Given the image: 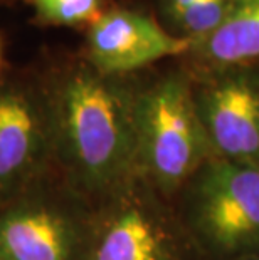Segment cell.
<instances>
[{
    "instance_id": "cell-1",
    "label": "cell",
    "mask_w": 259,
    "mask_h": 260,
    "mask_svg": "<svg viewBox=\"0 0 259 260\" xmlns=\"http://www.w3.org/2000/svg\"><path fill=\"white\" fill-rule=\"evenodd\" d=\"M141 86L103 74L86 59L54 76L44 92L52 156L71 190L93 205L136 175V114Z\"/></svg>"
},
{
    "instance_id": "cell-2",
    "label": "cell",
    "mask_w": 259,
    "mask_h": 260,
    "mask_svg": "<svg viewBox=\"0 0 259 260\" xmlns=\"http://www.w3.org/2000/svg\"><path fill=\"white\" fill-rule=\"evenodd\" d=\"M216 156L197 114L189 71L141 86L136 114V173L170 202Z\"/></svg>"
},
{
    "instance_id": "cell-3",
    "label": "cell",
    "mask_w": 259,
    "mask_h": 260,
    "mask_svg": "<svg viewBox=\"0 0 259 260\" xmlns=\"http://www.w3.org/2000/svg\"><path fill=\"white\" fill-rule=\"evenodd\" d=\"M174 205L206 260L259 253V168L212 156Z\"/></svg>"
},
{
    "instance_id": "cell-4",
    "label": "cell",
    "mask_w": 259,
    "mask_h": 260,
    "mask_svg": "<svg viewBox=\"0 0 259 260\" xmlns=\"http://www.w3.org/2000/svg\"><path fill=\"white\" fill-rule=\"evenodd\" d=\"M84 260H206L174 202L136 173L93 210Z\"/></svg>"
},
{
    "instance_id": "cell-5",
    "label": "cell",
    "mask_w": 259,
    "mask_h": 260,
    "mask_svg": "<svg viewBox=\"0 0 259 260\" xmlns=\"http://www.w3.org/2000/svg\"><path fill=\"white\" fill-rule=\"evenodd\" d=\"M189 74L197 114L214 154L259 168V66Z\"/></svg>"
},
{
    "instance_id": "cell-6",
    "label": "cell",
    "mask_w": 259,
    "mask_h": 260,
    "mask_svg": "<svg viewBox=\"0 0 259 260\" xmlns=\"http://www.w3.org/2000/svg\"><path fill=\"white\" fill-rule=\"evenodd\" d=\"M93 210L76 191L14 203L0 213V258L84 260Z\"/></svg>"
},
{
    "instance_id": "cell-7",
    "label": "cell",
    "mask_w": 259,
    "mask_h": 260,
    "mask_svg": "<svg viewBox=\"0 0 259 260\" xmlns=\"http://www.w3.org/2000/svg\"><path fill=\"white\" fill-rule=\"evenodd\" d=\"M192 42L165 30L155 19L113 9L88 27L84 59L103 74L130 76L167 57H185Z\"/></svg>"
},
{
    "instance_id": "cell-8",
    "label": "cell",
    "mask_w": 259,
    "mask_h": 260,
    "mask_svg": "<svg viewBox=\"0 0 259 260\" xmlns=\"http://www.w3.org/2000/svg\"><path fill=\"white\" fill-rule=\"evenodd\" d=\"M52 156L44 92L0 86V197L24 186Z\"/></svg>"
},
{
    "instance_id": "cell-9",
    "label": "cell",
    "mask_w": 259,
    "mask_h": 260,
    "mask_svg": "<svg viewBox=\"0 0 259 260\" xmlns=\"http://www.w3.org/2000/svg\"><path fill=\"white\" fill-rule=\"evenodd\" d=\"M189 71L259 66V0H233L216 30L190 47Z\"/></svg>"
},
{
    "instance_id": "cell-10",
    "label": "cell",
    "mask_w": 259,
    "mask_h": 260,
    "mask_svg": "<svg viewBox=\"0 0 259 260\" xmlns=\"http://www.w3.org/2000/svg\"><path fill=\"white\" fill-rule=\"evenodd\" d=\"M233 0H197L175 22L172 32L192 42V46L211 36L229 14Z\"/></svg>"
},
{
    "instance_id": "cell-11",
    "label": "cell",
    "mask_w": 259,
    "mask_h": 260,
    "mask_svg": "<svg viewBox=\"0 0 259 260\" xmlns=\"http://www.w3.org/2000/svg\"><path fill=\"white\" fill-rule=\"evenodd\" d=\"M41 22L49 25H88L101 17L104 0H32Z\"/></svg>"
},
{
    "instance_id": "cell-12",
    "label": "cell",
    "mask_w": 259,
    "mask_h": 260,
    "mask_svg": "<svg viewBox=\"0 0 259 260\" xmlns=\"http://www.w3.org/2000/svg\"><path fill=\"white\" fill-rule=\"evenodd\" d=\"M195 2L197 0H160V10L168 24L174 27L175 22L182 17V14Z\"/></svg>"
},
{
    "instance_id": "cell-13",
    "label": "cell",
    "mask_w": 259,
    "mask_h": 260,
    "mask_svg": "<svg viewBox=\"0 0 259 260\" xmlns=\"http://www.w3.org/2000/svg\"><path fill=\"white\" fill-rule=\"evenodd\" d=\"M239 260H259V253H254V255H247V257H242Z\"/></svg>"
},
{
    "instance_id": "cell-14",
    "label": "cell",
    "mask_w": 259,
    "mask_h": 260,
    "mask_svg": "<svg viewBox=\"0 0 259 260\" xmlns=\"http://www.w3.org/2000/svg\"><path fill=\"white\" fill-rule=\"evenodd\" d=\"M0 64H2V46H0Z\"/></svg>"
},
{
    "instance_id": "cell-15",
    "label": "cell",
    "mask_w": 259,
    "mask_h": 260,
    "mask_svg": "<svg viewBox=\"0 0 259 260\" xmlns=\"http://www.w3.org/2000/svg\"><path fill=\"white\" fill-rule=\"evenodd\" d=\"M0 260H2V258H0Z\"/></svg>"
}]
</instances>
